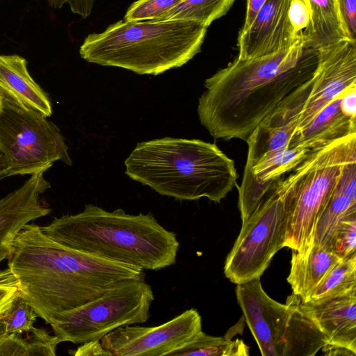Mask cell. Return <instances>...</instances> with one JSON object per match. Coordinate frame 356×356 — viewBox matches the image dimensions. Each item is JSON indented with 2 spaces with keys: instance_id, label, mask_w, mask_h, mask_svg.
Masks as SVG:
<instances>
[{
  "instance_id": "3",
  "label": "cell",
  "mask_w": 356,
  "mask_h": 356,
  "mask_svg": "<svg viewBox=\"0 0 356 356\" xmlns=\"http://www.w3.org/2000/svg\"><path fill=\"white\" fill-rule=\"evenodd\" d=\"M41 229L65 246L143 270L173 265L179 246L176 234L151 213L131 215L121 209L108 211L93 204L78 213L55 218Z\"/></svg>"
},
{
  "instance_id": "32",
  "label": "cell",
  "mask_w": 356,
  "mask_h": 356,
  "mask_svg": "<svg viewBox=\"0 0 356 356\" xmlns=\"http://www.w3.org/2000/svg\"><path fill=\"white\" fill-rule=\"evenodd\" d=\"M334 192L356 200V160L345 165Z\"/></svg>"
},
{
  "instance_id": "35",
  "label": "cell",
  "mask_w": 356,
  "mask_h": 356,
  "mask_svg": "<svg viewBox=\"0 0 356 356\" xmlns=\"http://www.w3.org/2000/svg\"><path fill=\"white\" fill-rule=\"evenodd\" d=\"M69 353L74 356L111 355L104 348L100 341L98 340L83 343L76 350H70Z\"/></svg>"
},
{
  "instance_id": "15",
  "label": "cell",
  "mask_w": 356,
  "mask_h": 356,
  "mask_svg": "<svg viewBox=\"0 0 356 356\" xmlns=\"http://www.w3.org/2000/svg\"><path fill=\"white\" fill-rule=\"evenodd\" d=\"M312 150L305 146L289 147L266 158L248 175L238 187V207L242 222L274 193L279 183Z\"/></svg>"
},
{
  "instance_id": "31",
  "label": "cell",
  "mask_w": 356,
  "mask_h": 356,
  "mask_svg": "<svg viewBox=\"0 0 356 356\" xmlns=\"http://www.w3.org/2000/svg\"><path fill=\"white\" fill-rule=\"evenodd\" d=\"M18 281L9 268L0 270V316L19 295Z\"/></svg>"
},
{
  "instance_id": "8",
  "label": "cell",
  "mask_w": 356,
  "mask_h": 356,
  "mask_svg": "<svg viewBox=\"0 0 356 356\" xmlns=\"http://www.w3.org/2000/svg\"><path fill=\"white\" fill-rule=\"evenodd\" d=\"M2 98L0 152L7 177L44 173L57 161L72 165L64 137L54 123L40 113Z\"/></svg>"
},
{
  "instance_id": "29",
  "label": "cell",
  "mask_w": 356,
  "mask_h": 356,
  "mask_svg": "<svg viewBox=\"0 0 356 356\" xmlns=\"http://www.w3.org/2000/svg\"><path fill=\"white\" fill-rule=\"evenodd\" d=\"M181 0H137L127 9L124 19L128 22L159 20Z\"/></svg>"
},
{
  "instance_id": "21",
  "label": "cell",
  "mask_w": 356,
  "mask_h": 356,
  "mask_svg": "<svg viewBox=\"0 0 356 356\" xmlns=\"http://www.w3.org/2000/svg\"><path fill=\"white\" fill-rule=\"evenodd\" d=\"M300 298H287L289 313L284 333L283 356H313L328 343L324 334L299 305Z\"/></svg>"
},
{
  "instance_id": "36",
  "label": "cell",
  "mask_w": 356,
  "mask_h": 356,
  "mask_svg": "<svg viewBox=\"0 0 356 356\" xmlns=\"http://www.w3.org/2000/svg\"><path fill=\"white\" fill-rule=\"evenodd\" d=\"M340 107L346 115L356 119V86L348 88L341 94Z\"/></svg>"
},
{
  "instance_id": "34",
  "label": "cell",
  "mask_w": 356,
  "mask_h": 356,
  "mask_svg": "<svg viewBox=\"0 0 356 356\" xmlns=\"http://www.w3.org/2000/svg\"><path fill=\"white\" fill-rule=\"evenodd\" d=\"M291 19L298 31H302L309 21L307 7L298 0H292L290 9Z\"/></svg>"
},
{
  "instance_id": "4",
  "label": "cell",
  "mask_w": 356,
  "mask_h": 356,
  "mask_svg": "<svg viewBox=\"0 0 356 356\" xmlns=\"http://www.w3.org/2000/svg\"><path fill=\"white\" fill-rule=\"evenodd\" d=\"M125 173L162 195L216 203L236 185L234 160L214 143L163 138L139 143L124 161Z\"/></svg>"
},
{
  "instance_id": "18",
  "label": "cell",
  "mask_w": 356,
  "mask_h": 356,
  "mask_svg": "<svg viewBox=\"0 0 356 356\" xmlns=\"http://www.w3.org/2000/svg\"><path fill=\"white\" fill-rule=\"evenodd\" d=\"M0 94L47 118L52 114L49 96L31 76L27 60L19 55L0 54Z\"/></svg>"
},
{
  "instance_id": "9",
  "label": "cell",
  "mask_w": 356,
  "mask_h": 356,
  "mask_svg": "<svg viewBox=\"0 0 356 356\" xmlns=\"http://www.w3.org/2000/svg\"><path fill=\"white\" fill-rule=\"evenodd\" d=\"M286 215L274 193L246 220L227 254L224 273L234 284L260 279L274 255L284 248Z\"/></svg>"
},
{
  "instance_id": "24",
  "label": "cell",
  "mask_w": 356,
  "mask_h": 356,
  "mask_svg": "<svg viewBox=\"0 0 356 356\" xmlns=\"http://www.w3.org/2000/svg\"><path fill=\"white\" fill-rule=\"evenodd\" d=\"M354 215H356V200L333 192L316 223L312 245L332 251V240L337 229L344 220Z\"/></svg>"
},
{
  "instance_id": "13",
  "label": "cell",
  "mask_w": 356,
  "mask_h": 356,
  "mask_svg": "<svg viewBox=\"0 0 356 356\" xmlns=\"http://www.w3.org/2000/svg\"><path fill=\"white\" fill-rule=\"evenodd\" d=\"M292 0H267L252 24L240 31L237 40L241 58H256L288 49L302 40V31L290 17Z\"/></svg>"
},
{
  "instance_id": "33",
  "label": "cell",
  "mask_w": 356,
  "mask_h": 356,
  "mask_svg": "<svg viewBox=\"0 0 356 356\" xmlns=\"http://www.w3.org/2000/svg\"><path fill=\"white\" fill-rule=\"evenodd\" d=\"M337 3L346 32L356 41V0H337Z\"/></svg>"
},
{
  "instance_id": "42",
  "label": "cell",
  "mask_w": 356,
  "mask_h": 356,
  "mask_svg": "<svg viewBox=\"0 0 356 356\" xmlns=\"http://www.w3.org/2000/svg\"><path fill=\"white\" fill-rule=\"evenodd\" d=\"M0 110H1V108H0Z\"/></svg>"
},
{
  "instance_id": "10",
  "label": "cell",
  "mask_w": 356,
  "mask_h": 356,
  "mask_svg": "<svg viewBox=\"0 0 356 356\" xmlns=\"http://www.w3.org/2000/svg\"><path fill=\"white\" fill-rule=\"evenodd\" d=\"M202 318L190 309L158 326L125 325L100 340L115 356H168L202 331Z\"/></svg>"
},
{
  "instance_id": "37",
  "label": "cell",
  "mask_w": 356,
  "mask_h": 356,
  "mask_svg": "<svg viewBox=\"0 0 356 356\" xmlns=\"http://www.w3.org/2000/svg\"><path fill=\"white\" fill-rule=\"evenodd\" d=\"M267 0H246L245 20L241 31L246 30L254 21L256 15Z\"/></svg>"
},
{
  "instance_id": "28",
  "label": "cell",
  "mask_w": 356,
  "mask_h": 356,
  "mask_svg": "<svg viewBox=\"0 0 356 356\" xmlns=\"http://www.w3.org/2000/svg\"><path fill=\"white\" fill-rule=\"evenodd\" d=\"M37 317L33 307L19 295L0 316V335L29 332Z\"/></svg>"
},
{
  "instance_id": "41",
  "label": "cell",
  "mask_w": 356,
  "mask_h": 356,
  "mask_svg": "<svg viewBox=\"0 0 356 356\" xmlns=\"http://www.w3.org/2000/svg\"><path fill=\"white\" fill-rule=\"evenodd\" d=\"M2 96L0 94V108H1V106H2Z\"/></svg>"
},
{
  "instance_id": "30",
  "label": "cell",
  "mask_w": 356,
  "mask_h": 356,
  "mask_svg": "<svg viewBox=\"0 0 356 356\" xmlns=\"http://www.w3.org/2000/svg\"><path fill=\"white\" fill-rule=\"evenodd\" d=\"M332 250L341 259L356 254V215L341 223L334 234Z\"/></svg>"
},
{
  "instance_id": "7",
  "label": "cell",
  "mask_w": 356,
  "mask_h": 356,
  "mask_svg": "<svg viewBox=\"0 0 356 356\" xmlns=\"http://www.w3.org/2000/svg\"><path fill=\"white\" fill-rule=\"evenodd\" d=\"M154 300L144 277L130 279L77 308L55 315L48 324L60 342L100 341L118 327L145 323Z\"/></svg>"
},
{
  "instance_id": "38",
  "label": "cell",
  "mask_w": 356,
  "mask_h": 356,
  "mask_svg": "<svg viewBox=\"0 0 356 356\" xmlns=\"http://www.w3.org/2000/svg\"><path fill=\"white\" fill-rule=\"evenodd\" d=\"M322 352L325 355H347L355 356L356 353L353 351L340 346H337L331 344H326L322 348Z\"/></svg>"
},
{
  "instance_id": "11",
  "label": "cell",
  "mask_w": 356,
  "mask_h": 356,
  "mask_svg": "<svg viewBox=\"0 0 356 356\" xmlns=\"http://www.w3.org/2000/svg\"><path fill=\"white\" fill-rule=\"evenodd\" d=\"M316 56L311 90L296 131L305 127L332 100L356 86V41L343 40L318 48Z\"/></svg>"
},
{
  "instance_id": "17",
  "label": "cell",
  "mask_w": 356,
  "mask_h": 356,
  "mask_svg": "<svg viewBox=\"0 0 356 356\" xmlns=\"http://www.w3.org/2000/svg\"><path fill=\"white\" fill-rule=\"evenodd\" d=\"M299 305L324 334L329 344L356 353V293Z\"/></svg>"
},
{
  "instance_id": "14",
  "label": "cell",
  "mask_w": 356,
  "mask_h": 356,
  "mask_svg": "<svg viewBox=\"0 0 356 356\" xmlns=\"http://www.w3.org/2000/svg\"><path fill=\"white\" fill-rule=\"evenodd\" d=\"M309 92L300 86L286 97L248 137L243 175L262 160L289 147Z\"/></svg>"
},
{
  "instance_id": "6",
  "label": "cell",
  "mask_w": 356,
  "mask_h": 356,
  "mask_svg": "<svg viewBox=\"0 0 356 356\" xmlns=\"http://www.w3.org/2000/svg\"><path fill=\"white\" fill-rule=\"evenodd\" d=\"M356 160V133L312 150L277 185L286 215L284 246L300 252L312 245L316 223L345 165Z\"/></svg>"
},
{
  "instance_id": "19",
  "label": "cell",
  "mask_w": 356,
  "mask_h": 356,
  "mask_svg": "<svg viewBox=\"0 0 356 356\" xmlns=\"http://www.w3.org/2000/svg\"><path fill=\"white\" fill-rule=\"evenodd\" d=\"M341 95L318 111L305 127L296 131L289 147L303 145L314 149L356 133V119L341 111Z\"/></svg>"
},
{
  "instance_id": "26",
  "label": "cell",
  "mask_w": 356,
  "mask_h": 356,
  "mask_svg": "<svg viewBox=\"0 0 356 356\" xmlns=\"http://www.w3.org/2000/svg\"><path fill=\"white\" fill-rule=\"evenodd\" d=\"M249 348L242 340L231 341L199 332L193 339L170 353L168 356H235L248 355Z\"/></svg>"
},
{
  "instance_id": "22",
  "label": "cell",
  "mask_w": 356,
  "mask_h": 356,
  "mask_svg": "<svg viewBox=\"0 0 356 356\" xmlns=\"http://www.w3.org/2000/svg\"><path fill=\"white\" fill-rule=\"evenodd\" d=\"M309 21L302 31L304 47L316 50L350 39L341 19L337 0H307Z\"/></svg>"
},
{
  "instance_id": "16",
  "label": "cell",
  "mask_w": 356,
  "mask_h": 356,
  "mask_svg": "<svg viewBox=\"0 0 356 356\" xmlns=\"http://www.w3.org/2000/svg\"><path fill=\"white\" fill-rule=\"evenodd\" d=\"M43 174L31 175L22 186L0 199V263L8 258L24 226L51 212L40 200L51 187Z\"/></svg>"
},
{
  "instance_id": "39",
  "label": "cell",
  "mask_w": 356,
  "mask_h": 356,
  "mask_svg": "<svg viewBox=\"0 0 356 356\" xmlns=\"http://www.w3.org/2000/svg\"><path fill=\"white\" fill-rule=\"evenodd\" d=\"M7 177V165L3 156L0 152V180Z\"/></svg>"
},
{
  "instance_id": "1",
  "label": "cell",
  "mask_w": 356,
  "mask_h": 356,
  "mask_svg": "<svg viewBox=\"0 0 356 356\" xmlns=\"http://www.w3.org/2000/svg\"><path fill=\"white\" fill-rule=\"evenodd\" d=\"M316 50L306 49L303 40L274 54L241 58L204 82L199 99L201 124L216 140L245 142L291 92L312 77Z\"/></svg>"
},
{
  "instance_id": "27",
  "label": "cell",
  "mask_w": 356,
  "mask_h": 356,
  "mask_svg": "<svg viewBox=\"0 0 356 356\" xmlns=\"http://www.w3.org/2000/svg\"><path fill=\"white\" fill-rule=\"evenodd\" d=\"M235 0H181L159 20L184 19L209 27L215 20L225 15Z\"/></svg>"
},
{
  "instance_id": "25",
  "label": "cell",
  "mask_w": 356,
  "mask_h": 356,
  "mask_svg": "<svg viewBox=\"0 0 356 356\" xmlns=\"http://www.w3.org/2000/svg\"><path fill=\"white\" fill-rule=\"evenodd\" d=\"M356 293V254L341 259L315 288L307 302Z\"/></svg>"
},
{
  "instance_id": "20",
  "label": "cell",
  "mask_w": 356,
  "mask_h": 356,
  "mask_svg": "<svg viewBox=\"0 0 356 356\" xmlns=\"http://www.w3.org/2000/svg\"><path fill=\"white\" fill-rule=\"evenodd\" d=\"M341 259L332 250L314 244L303 252L291 250L287 282L293 293L307 302L315 288Z\"/></svg>"
},
{
  "instance_id": "2",
  "label": "cell",
  "mask_w": 356,
  "mask_h": 356,
  "mask_svg": "<svg viewBox=\"0 0 356 356\" xmlns=\"http://www.w3.org/2000/svg\"><path fill=\"white\" fill-rule=\"evenodd\" d=\"M8 260L19 296L47 324L55 315L94 300L120 282L145 277L139 267L65 246L34 223L18 233Z\"/></svg>"
},
{
  "instance_id": "12",
  "label": "cell",
  "mask_w": 356,
  "mask_h": 356,
  "mask_svg": "<svg viewBox=\"0 0 356 356\" xmlns=\"http://www.w3.org/2000/svg\"><path fill=\"white\" fill-rule=\"evenodd\" d=\"M238 304L263 356H283L284 333L289 313L267 295L260 279L236 284Z\"/></svg>"
},
{
  "instance_id": "40",
  "label": "cell",
  "mask_w": 356,
  "mask_h": 356,
  "mask_svg": "<svg viewBox=\"0 0 356 356\" xmlns=\"http://www.w3.org/2000/svg\"><path fill=\"white\" fill-rule=\"evenodd\" d=\"M300 2H302V3H304L308 8V10H309V6H308V1L307 0H298Z\"/></svg>"
},
{
  "instance_id": "5",
  "label": "cell",
  "mask_w": 356,
  "mask_h": 356,
  "mask_svg": "<svg viewBox=\"0 0 356 356\" xmlns=\"http://www.w3.org/2000/svg\"><path fill=\"white\" fill-rule=\"evenodd\" d=\"M208 27L184 20H120L89 34L79 48L88 63L158 75L181 67L201 51Z\"/></svg>"
},
{
  "instance_id": "23",
  "label": "cell",
  "mask_w": 356,
  "mask_h": 356,
  "mask_svg": "<svg viewBox=\"0 0 356 356\" xmlns=\"http://www.w3.org/2000/svg\"><path fill=\"white\" fill-rule=\"evenodd\" d=\"M24 333L0 335V356H56L60 343L56 335H50L43 328L33 327Z\"/></svg>"
}]
</instances>
